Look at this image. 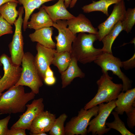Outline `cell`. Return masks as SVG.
<instances>
[{
    "mask_svg": "<svg viewBox=\"0 0 135 135\" xmlns=\"http://www.w3.org/2000/svg\"><path fill=\"white\" fill-rule=\"evenodd\" d=\"M36 94L31 91L26 93L23 86L15 85L2 93L0 97V114L24 112L28 102Z\"/></svg>",
    "mask_w": 135,
    "mask_h": 135,
    "instance_id": "cell-1",
    "label": "cell"
},
{
    "mask_svg": "<svg viewBox=\"0 0 135 135\" xmlns=\"http://www.w3.org/2000/svg\"><path fill=\"white\" fill-rule=\"evenodd\" d=\"M72 58L71 52L64 51L55 53L52 64L56 66L61 74L68 68Z\"/></svg>",
    "mask_w": 135,
    "mask_h": 135,
    "instance_id": "cell-25",
    "label": "cell"
},
{
    "mask_svg": "<svg viewBox=\"0 0 135 135\" xmlns=\"http://www.w3.org/2000/svg\"><path fill=\"white\" fill-rule=\"evenodd\" d=\"M122 62L120 58L114 56L112 54L106 52H103L94 61L101 68L102 73L110 70L122 80L123 83L122 91L124 92L131 88L132 82L121 70Z\"/></svg>",
    "mask_w": 135,
    "mask_h": 135,
    "instance_id": "cell-5",
    "label": "cell"
},
{
    "mask_svg": "<svg viewBox=\"0 0 135 135\" xmlns=\"http://www.w3.org/2000/svg\"><path fill=\"white\" fill-rule=\"evenodd\" d=\"M53 23L45 10L41 7L38 12L32 15L30 21L27 23V28L36 30L52 26Z\"/></svg>",
    "mask_w": 135,
    "mask_h": 135,
    "instance_id": "cell-20",
    "label": "cell"
},
{
    "mask_svg": "<svg viewBox=\"0 0 135 135\" xmlns=\"http://www.w3.org/2000/svg\"><path fill=\"white\" fill-rule=\"evenodd\" d=\"M116 100L106 104L102 103L98 104V114L89 122L87 133L91 132L93 135H102L110 130L111 129L106 126V121L116 106Z\"/></svg>",
    "mask_w": 135,
    "mask_h": 135,
    "instance_id": "cell-8",
    "label": "cell"
},
{
    "mask_svg": "<svg viewBox=\"0 0 135 135\" xmlns=\"http://www.w3.org/2000/svg\"><path fill=\"white\" fill-rule=\"evenodd\" d=\"M68 28L74 34L80 32H88L97 34V28L92 26L90 20L84 14H80L78 16L66 20Z\"/></svg>",
    "mask_w": 135,
    "mask_h": 135,
    "instance_id": "cell-15",
    "label": "cell"
},
{
    "mask_svg": "<svg viewBox=\"0 0 135 135\" xmlns=\"http://www.w3.org/2000/svg\"><path fill=\"white\" fill-rule=\"evenodd\" d=\"M66 20H58L53 22L52 26L58 30V35L55 36L56 41V50L57 52L68 51L71 52L72 44L76 37L69 29Z\"/></svg>",
    "mask_w": 135,
    "mask_h": 135,
    "instance_id": "cell-10",
    "label": "cell"
},
{
    "mask_svg": "<svg viewBox=\"0 0 135 135\" xmlns=\"http://www.w3.org/2000/svg\"><path fill=\"white\" fill-rule=\"evenodd\" d=\"M37 53L34 57L35 65L42 79L45 78L47 68L52 64L56 50L43 46L37 43L36 46Z\"/></svg>",
    "mask_w": 135,
    "mask_h": 135,
    "instance_id": "cell-13",
    "label": "cell"
},
{
    "mask_svg": "<svg viewBox=\"0 0 135 135\" xmlns=\"http://www.w3.org/2000/svg\"><path fill=\"white\" fill-rule=\"evenodd\" d=\"M23 6L20 7L18 10V17L15 22L14 32L12 40L8 45L10 58L12 63L15 65L20 66L24 54V51L23 37L22 27L23 20L22 16L24 13Z\"/></svg>",
    "mask_w": 135,
    "mask_h": 135,
    "instance_id": "cell-7",
    "label": "cell"
},
{
    "mask_svg": "<svg viewBox=\"0 0 135 135\" xmlns=\"http://www.w3.org/2000/svg\"><path fill=\"white\" fill-rule=\"evenodd\" d=\"M126 11L124 0L115 4L110 15L105 21L98 27L99 30L97 35L99 41H101L118 22L123 20Z\"/></svg>",
    "mask_w": 135,
    "mask_h": 135,
    "instance_id": "cell-11",
    "label": "cell"
},
{
    "mask_svg": "<svg viewBox=\"0 0 135 135\" xmlns=\"http://www.w3.org/2000/svg\"><path fill=\"white\" fill-rule=\"evenodd\" d=\"M53 30L52 26L43 28L35 30L30 34L29 37L33 42H36L45 47L54 49L56 44L52 38Z\"/></svg>",
    "mask_w": 135,
    "mask_h": 135,
    "instance_id": "cell-18",
    "label": "cell"
},
{
    "mask_svg": "<svg viewBox=\"0 0 135 135\" xmlns=\"http://www.w3.org/2000/svg\"><path fill=\"white\" fill-rule=\"evenodd\" d=\"M10 2H15L18 4V3L17 0H0V7L2 5L5 3Z\"/></svg>",
    "mask_w": 135,
    "mask_h": 135,
    "instance_id": "cell-36",
    "label": "cell"
},
{
    "mask_svg": "<svg viewBox=\"0 0 135 135\" xmlns=\"http://www.w3.org/2000/svg\"><path fill=\"white\" fill-rule=\"evenodd\" d=\"M135 106H133L126 112L127 116V123L129 128L132 129L135 126Z\"/></svg>",
    "mask_w": 135,
    "mask_h": 135,
    "instance_id": "cell-30",
    "label": "cell"
},
{
    "mask_svg": "<svg viewBox=\"0 0 135 135\" xmlns=\"http://www.w3.org/2000/svg\"><path fill=\"white\" fill-rule=\"evenodd\" d=\"M2 63H0V66H2ZM1 78V76H0V78Z\"/></svg>",
    "mask_w": 135,
    "mask_h": 135,
    "instance_id": "cell-39",
    "label": "cell"
},
{
    "mask_svg": "<svg viewBox=\"0 0 135 135\" xmlns=\"http://www.w3.org/2000/svg\"><path fill=\"white\" fill-rule=\"evenodd\" d=\"M98 108L97 105L88 110L81 108L77 116L66 123L64 127L65 135H86L89 122L92 117L97 115Z\"/></svg>",
    "mask_w": 135,
    "mask_h": 135,
    "instance_id": "cell-6",
    "label": "cell"
},
{
    "mask_svg": "<svg viewBox=\"0 0 135 135\" xmlns=\"http://www.w3.org/2000/svg\"><path fill=\"white\" fill-rule=\"evenodd\" d=\"M98 40L96 34L79 33L72 43V56L83 64L94 62L103 53L101 49L93 46L94 43Z\"/></svg>",
    "mask_w": 135,
    "mask_h": 135,
    "instance_id": "cell-2",
    "label": "cell"
},
{
    "mask_svg": "<svg viewBox=\"0 0 135 135\" xmlns=\"http://www.w3.org/2000/svg\"><path fill=\"white\" fill-rule=\"evenodd\" d=\"M135 24V8H128L126 10L124 19L122 21L123 30L129 33Z\"/></svg>",
    "mask_w": 135,
    "mask_h": 135,
    "instance_id": "cell-28",
    "label": "cell"
},
{
    "mask_svg": "<svg viewBox=\"0 0 135 135\" xmlns=\"http://www.w3.org/2000/svg\"><path fill=\"white\" fill-rule=\"evenodd\" d=\"M116 101V106L114 110L119 114L122 115L135 106V88L122 92L118 95Z\"/></svg>",
    "mask_w": 135,
    "mask_h": 135,
    "instance_id": "cell-16",
    "label": "cell"
},
{
    "mask_svg": "<svg viewBox=\"0 0 135 135\" xmlns=\"http://www.w3.org/2000/svg\"><path fill=\"white\" fill-rule=\"evenodd\" d=\"M26 130L17 128L8 130L7 135H26Z\"/></svg>",
    "mask_w": 135,
    "mask_h": 135,
    "instance_id": "cell-33",
    "label": "cell"
},
{
    "mask_svg": "<svg viewBox=\"0 0 135 135\" xmlns=\"http://www.w3.org/2000/svg\"><path fill=\"white\" fill-rule=\"evenodd\" d=\"M78 61L72 56L71 59L67 68L61 74L62 88H64L70 84L75 78H83L85 74L78 66Z\"/></svg>",
    "mask_w": 135,
    "mask_h": 135,
    "instance_id": "cell-19",
    "label": "cell"
},
{
    "mask_svg": "<svg viewBox=\"0 0 135 135\" xmlns=\"http://www.w3.org/2000/svg\"><path fill=\"white\" fill-rule=\"evenodd\" d=\"M12 25L0 14V37L4 35L12 34Z\"/></svg>",
    "mask_w": 135,
    "mask_h": 135,
    "instance_id": "cell-29",
    "label": "cell"
},
{
    "mask_svg": "<svg viewBox=\"0 0 135 135\" xmlns=\"http://www.w3.org/2000/svg\"><path fill=\"white\" fill-rule=\"evenodd\" d=\"M68 116L65 113L60 115L56 118L49 132L50 135H65L64 122Z\"/></svg>",
    "mask_w": 135,
    "mask_h": 135,
    "instance_id": "cell-27",
    "label": "cell"
},
{
    "mask_svg": "<svg viewBox=\"0 0 135 135\" xmlns=\"http://www.w3.org/2000/svg\"><path fill=\"white\" fill-rule=\"evenodd\" d=\"M18 3L22 4L24 10L25 16L22 24L24 31L27 28V24L30 15L34 10L39 8L44 3L55 0H17Z\"/></svg>",
    "mask_w": 135,
    "mask_h": 135,
    "instance_id": "cell-21",
    "label": "cell"
},
{
    "mask_svg": "<svg viewBox=\"0 0 135 135\" xmlns=\"http://www.w3.org/2000/svg\"><path fill=\"white\" fill-rule=\"evenodd\" d=\"M111 113L114 116V120L111 122L106 123V125L108 128L115 130L122 135H134L126 128L124 123L120 118L117 112H112Z\"/></svg>",
    "mask_w": 135,
    "mask_h": 135,
    "instance_id": "cell-26",
    "label": "cell"
},
{
    "mask_svg": "<svg viewBox=\"0 0 135 135\" xmlns=\"http://www.w3.org/2000/svg\"><path fill=\"white\" fill-rule=\"evenodd\" d=\"M122 68L125 70H128L134 68L135 66V54L130 59L126 61L122 62Z\"/></svg>",
    "mask_w": 135,
    "mask_h": 135,
    "instance_id": "cell-32",
    "label": "cell"
},
{
    "mask_svg": "<svg viewBox=\"0 0 135 135\" xmlns=\"http://www.w3.org/2000/svg\"><path fill=\"white\" fill-rule=\"evenodd\" d=\"M45 76H54V73L50 66H49L46 70L45 72Z\"/></svg>",
    "mask_w": 135,
    "mask_h": 135,
    "instance_id": "cell-35",
    "label": "cell"
},
{
    "mask_svg": "<svg viewBox=\"0 0 135 135\" xmlns=\"http://www.w3.org/2000/svg\"><path fill=\"white\" fill-rule=\"evenodd\" d=\"M72 0H64V4L66 8H68Z\"/></svg>",
    "mask_w": 135,
    "mask_h": 135,
    "instance_id": "cell-37",
    "label": "cell"
},
{
    "mask_svg": "<svg viewBox=\"0 0 135 135\" xmlns=\"http://www.w3.org/2000/svg\"><path fill=\"white\" fill-rule=\"evenodd\" d=\"M56 118L55 115L48 111L44 110L33 120L30 126V135L49 132Z\"/></svg>",
    "mask_w": 135,
    "mask_h": 135,
    "instance_id": "cell-14",
    "label": "cell"
},
{
    "mask_svg": "<svg viewBox=\"0 0 135 135\" xmlns=\"http://www.w3.org/2000/svg\"><path fill=\"white\" fill-rule=\"evenodd\" d=\"M10 117L9 115L6 118L0 120V135H7L9 130L8 125Z\"/></svg>",
    "mask_w": 135,
    "mask_h": 135,
    "instance_id": "cell-31",
    "label": "cell"
},
{
    "mask_svg": "<svg viewBox=\"0 0 135 135\" xmlns=\"http://www.w3.org/2000/svg\"><path fill=\"white\" fill-rule=\"evenodd\" d=\"M123 30L122 21L117 23L108 33L102 40L103 46L101 49L103 52L112 54V48L114 40L121 32Z\"/></svg>",
    "mask_w": 135,
    "mask_h": 135,
    "instance_id": "cell-23",
    "label": "cell"
},
{
    "mask_svg": "<svg viewBox=\"0 0 135 135\" xmlns=\"http://www.w3.org/2000/svg\"><path fill=\"white\" fill-rule=\"evenodd\" d=\"M18 3L14 2H7L0 7V14L12 26L14 25L18 14L16 10Z\"/></svg>",
    "mask_w": 135,
    "mask_h": 135,
    "instance_id": "cell-24",
    "label": "cell"
},
{
    "mask_svg": "<svg viewBox=\"0 0 135 135\" xmlns=\"http://www.w3.org/2000/svg\"><path fill=\"white\" fill-rule=\"evenodd\" d=\"M34 57L30 52L25 53L23 57L22 72L20 79L15 85L28 86L36 94L39 92L43 84L35 65Z\"/></svg>",
    "mask_w": 135,
    "mask_h": 135,
    "instance_id": "cell-4",
    "label": "cell"
},
{
    "mask_svg": "<svg viewBox=\"0 0 135 135\" xmlns=\"http://www.w3.org/2000/svg\"><path fill=\"white\" fill-rule=\"evenodd\" d=\"M46 84L48 86L54 84L56 82V79L54 76L45 77L43 80Z\"/></svg>",
    "mask_w": 135,
    "mask_h": 135,
    "instance_id": "cell-34",
    "label": "cell"
},
{
    "mask_svg": "<svg viewBox=\"0 0 135 135\" xmlns=\"http://www.w3.org/2000/svg\"><path fill=\"white\" fill-rule=\"evenodd\" d=\"M122 0H100L97 1L92 0V3L86 5L82 8L85 13H89L96 11H100L108 16L109 15L108 12L109 7Z\"/></svg>",
    "mask_w": 135,
    "mask_h": 135,
    "instance_id": "cell-22",
    "label": "cell"
},
{
    "mask_svg": "<svg viewBox=\"0 0 135 135\" xmlns=\"http://www.w3.org/2000/svg\"><path fill=\"white\" fill-rule=\"evenodd\" d=\"M43 102V98H40L34 100L30 104H26V110L20 116L18 120L13 125L10 129L21 128L29 130L33 120L44 110Z\"/></svg>",
    "mask_w": 135,
    "mask_h": 135,
    "instance_id": "cell-12",
    "label": "cell"
},
{
    "mask_svg": "<svg viewBox=\"0 0 135 135\" xmlns=\"http://www.w3.org/2000/svg\"><path fill=\"white\" fill-rule=\"evenodd\" d=\"M0 62L3 66L4 75L0 78V92L2 93L15 86L19 80L22 72L20 66L14 65L10 57L5 54L0 56Z\"/></svg>",
    "mask_w": 135,
    "mask_h": 135,
    "instance_id": "cell-9",
    "label": "cell"
},
{
    "mask_svg": "<svg viewBox=\"0 0 135 135\" xmlns=\"http://www.w3.org/2000/svg\"><path fill=\"white\" fill-rule=\"evenodd\" d=\"M42 7L45 10L53 22L60 20H68L75 17L67 10L64 0H58L52 6L43 5Z\"/></svg>",
    "mask_w": 135,
    "mask_h": 135,
    "instance_id": "cell-17",
    "label": "cell"
},
{
    "mask_svg": "<svg viewBox=\"0 0 135 135\" xmlns=\"http://www.w3.org/2000/svg\"><path fill=\"white\" fill-rule=\"evenodd\" d=\"M2 93H1L0 92V97L2 95Z\"/></svg>",
    "mask_w": 135,
    "mask_h": 135,
    "instance_id": "cell-40",
    "label": "cell"
},
{
    "mask_svg": "<svg viewBox=\"0 0 135 135\" xmlns=\"http://www.w3.org/2000/svg\"><path fill=\"white\" fill-rule=\"evenodd\" d=\"M112 79V77L108 75V72L103 73L96 82L97 92L94 97L86 104L84 108V110H88L100 103H108L116 99L122 91V85L114 83Z\"/></svg>",
    "mask_w": 135,
    "mask_h": 135,
    "instance_id": "cell-3",
    "label": "cell"
},
{
    "mask_svg": "<svg viewBox=\"0 0 135 135\" xmlns=\"http://www.w3.org/2000/svg\"><path fill=\"white\" fill-rule=\"evenodd\" d=\"M78 0H72L70 3L69 7L70 8H72L74 7Z\"/></svg>",
    "mask_w": 135,
    "mask_h": 135,
    "instance_id": "cell-38",
    "label": "cell"
},
{
    "mask_svg": "<svg viewBox=\"0 0 135 135\" xmlns=\"http://www.w3.org/2000/svg\"><path fill=\"white\" fill-rule=\"evenodd\" d=\"M128 1H129L130 0H127Z\"/></svg>",
    "mask_w": 135,
    "mask_h": 135,
    "instance_id": "cell-41",
    "label": "cell"
}]
</instances>
